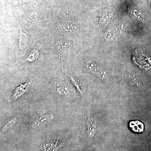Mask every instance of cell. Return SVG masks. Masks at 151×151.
Segmentation results:
<instances>
[{"label":"cell","instance_id":"1","mask_svg":"<svg viewBox=\"0 0 151 151\" xmlns=\"http://www.w3.org/2000/svg\"><path fill=\"white\" fill-rule=\"evenodd\" d=\"M53 115L51 114H44L37 117L33 123L32 127L35 129H40L47 125L53 119Z\"/></svg>","mask_w":151,"mask_h":151},{"label":"cell","instance_id":"2","mask_svg":"<svg viewBox=\"0 0 151 151\" xmlns=\"http://www.w3.org/2000/svg\"><path fill=\"white\" fill-rule=\"evenodd\" d=\"M59 29L68 33L77 32L79 29L78 24L73 21H65L61 22L58 25Z\"/></svg>","mask_w":151,"mask_h":151},{"label":"cell","instance_id":"3","mask_svg":"<svg viewBox=\"0 0 151 151\" xmlns=\"http://www.w3.org/2000/svg\"><path fill=\"white\" fill-rule=\"evenodd\" d=\"M19 37L18 41V49L19 50H22L25 49L27 46L28 42L29 37L27 34L23 32L22 30L21 27V25H19Z\"/></svg>","mask_w":151,"mask_h":151},{"label":"cell","instance_id":"4","mask_svg":"<svg viewBox=\"0 0 151 151\" xmlns=\"http://www.w3.org/2000/svg\"><path fill=\"white\" fill-rule=\"evenodd\" d=\"M31 83V81H27L23 84H21L17 87L13 93V100H16L18 98L23 95L25 92H26L29 88Z\"/></svg>","mask_w":151,"mask_h":151},{"label":"cell","instance_id":"5","mask_svg":"<svg viewBox=\"0 0 151 151\" xmlns=\"http://www.w3.org/2000/svg\"><path fill=\"white\" fill-rule=\"evenodd\" d=\"M37 16L35 13H32L25 17L23 20V23L25 26L28 28L32 27L36 23Z\"/></svg>","mask_w":151,"mask_h":151},{"label":"cell","instance_id":"6","mask_svg":"<svg viewBox=\"0 0 151 151\" xmlns=\"http://www.w3.org/2000/svg\"><path fill=\"white\" fill-rule=\"evenodd\" d=\"M87 133L89 137L92 139L93 136L96 132V122L92 118H89L87 122Z\"/></svg>","mask_w":151,"mask_h":151},{"label":"cell","instance_id":"7","mask_svg":"<svg viewBox=\"0 0 151 151\" xmlns=\"http://www.w3.org/2000/svg\"><path fill=\"white\" fill-rule=\"evenodd\" d=\"M69 48V43L65 40H59L55 43V48L56 51L59 54H62L66 52V50Z\"/></svg>","mask_w":151,"mask_h":151},{"label":"cell","instance_id":"8","mask_svg":"<svg viewBox=\"0 0 151 151\" xmlns=\"http://www.w3.org/2000/svg\"><path fill=\"white\" fill-rule=\"evenodd\" d=\"M58 141L54 143H47L42 146V148L45 151H56L60 147L63 145V144H58Z\"/></svg>","mask_w":151,"mask_h":151},{"label":"cell","instance_id":"9","mask_svg":"<svg viewBox=\"0 0 151 151\" xmlns=\"http://www.w3.org/2000/svg\"><path fill=\"white\" fill-rule=\"evenodd\" d=\"M39 56V51L37 49L35 48L32 50L28 55L26 61L29 62H32L35 61Z\"/></svg>","mask_w":151,"mask_h":151},{"label":"cell","instance_id":"10","mask_svg":"<svg viewBox=\"0 0 151 151\" xmlns=\"http://www.w3.org/2000/svg\"><path fill=\"white\" fill-rule=\"evenodd\" d=\"M130 127L134 132H141L144 131V125L140 122L138 121L131 122Z\"/></svg>","mask_w":151,"mask_h":151},{"label":"cell","instance_id":"11","mask_svg":"<svg viewBox=\"0 0 151 151\" xmlns=\"http://www.w3.org/2000/svg\"><path fill=\"white\" fill-rule=\"evenodd\" d=\"M17 122V118L14 117V119L11 120L10 122H9L4 127V128L1 131V134L3 133V132H5L6 130L10 128L11 127H12L15 124L16 122Z\"/></svg>","mask_w":151,"mask_h":151},{"label":"cell","instance_id":"12","mask_svg":"<svg viewBox=\"0 0 151 151\" xmlns=\"http://www.w3.org/2000/svg\"><path fill=\"white\" fill-rule=\"evenodd\" d=\"M70 78L71 82L74 84L76 89H78V91L81 92V86H80V84H79V81H78V79H76L75 78V76H73L72 75H70Z\"/></svg>","mask_w":151,"mask_h":151}]
</instances>
